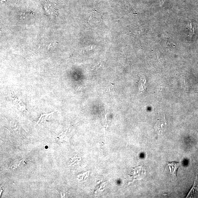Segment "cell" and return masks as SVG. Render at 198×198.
I'll return each instance as SVG.
<instances>
[{"instance_id":"4","label":"cell","mask_w":198,"mask_h":198,"mask_svg":"<svg viewBox=\"0 0 198 198\" xmlns=\"http://www.w3.org/2000/svg\"><path fill=\"white\" fill-rule=\"evenodd\" d=\"M44 8L47 13L50 14H56V10L55 6L52 4L49 3H45L43 5Z\"/></svg>"},{"instance_id":"3","label":"cell","mask_w":198,"mask_h":198,"mask_svg":"<svg viewBox=\"0 0 198 198\" xmlns=\"http://www.w3.org/2000/svg\"><path fill=\"white\" fill-rule=\"evenodd\" d=\"M146 88V79L143 75L141 76L139 83V91L140 94L144 92Z\"/></svg>"},{"instance_id":"1","label":"cell","mask_w":198,"mask_h":198,"mask_svg":"<svg viewBox=\"0 0 198 198\" xmlns=\"http://www.w3.org/2000/svg\"><path fill=\"white\" fill-rule=\"evenodd\" d=\"M154 128L158 134H163L164 133L167 128V121L165 117L157 120L155 124Z\"/></svg>"},{"instance_id":"5","label":"cell","mask_w":198,"mask_h":198,"mask_svg":"<svg viewBox=\"0 0 198 198\" xmlns=\"http://www.w3.org/2000/svg\"><path fill=\"white\" fill-rule=\"evenodd\" d=\"M106 90L108 92H109L114 94L115 93V86L114 84L110 83L109 85L106 87Z\"/></svg>"},{"instance_id":"2","label":"cell","mask_w":198,"mask_h":198,"mask_svg":"<svg viewBox=\"0 0 198 198\" xmlns=\"http://www.w3.org/2000/svg\"><path fill=\"white\" fill-rule=\"evenodd\" d=\"M179 163L178 162H172L168 163V164L170 173L173 177H177V169L179 167Z\"/></svg>"}]
</instances>
